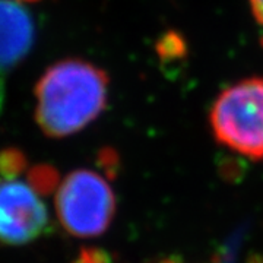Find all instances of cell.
Wrapping results in <instances>:
<instances>
[{
    "label": "cell",
    "instance_id": "2",
    "mask_svg": "<svg viewBox=\"0 0 263 263\" xmlns=\"http://www.w3.org/2000/svg\"><path fill=\"white\" fill-rule=\"evenodd\" d=\"M209 126L218 143L250 160H263V76L222 89L209 110Z\"/></svg>",
    "mask_w": 263,
    "mask_h": 263
},
{
    "label": "cell",
    "instance_id": "6",
    "mask_svg": "<svg viewBox=\"0 0 263 263\" xmlns=\"http://www.w3.org/2000/svg\"><path fill=\"white\" fill-rule=\"evenodd\" d=\"M27 167V160L18 149L0 152V176L2 179H16Z\"/></svg>",
    "mask_w": 263,
    "mask_h": 263
},
{
    "label": "cell",
    "instance_id": "5",
    "mask_svg": "<svg viewBox=\"0 0 263 263\" xmlns=\"http://www.w3.org/2000/svg\"><path fill=\"white\" fill-rule=\"evenodd\" d=\"M32 43L34 25L25 8L12 0H0V69L27 56Z\"/></svg>",
    "mask_w": 263,
    "mask_h": 263
},
{
    "label": "cell",
    "instance_id": "7",
    "mask_svg": "<svg viewBox=\"0 0 263 263\" xmlns=\"http://www.w3.org/2000/svg\"><path fill=\"white\" fill-rule=\"evenodd\" d=\"M28 181L38 193H50L57 184L56 170L50 165H37L28 173Z\"/></svg>",
    "mask_w": 263,
    "mask_h": 263
},
{
    "label": "cell",
    "instance_id": "8",
    "mask_svg": "<svg viewBox=\"0 0 263 263\" xmlns=\"http://www.w3.org/2000/svg\"><path fill=\"white\" fill-rule=\"evenodd\" d=\"M73 263H111L108 254L98 249H82L81 253L76 256Z\"/></svg>",
    "mask_w": 263,
    "mask_h": 263
},
{
    "label": "cell",
    "instance_id": "10",
    "mask_svg": "<svg viewBox=\"0 0 263 263\" xmlns=\"http://www.w3.org/2000/svg\"><path fill=\"white\" fill-rule=\"evenodd\" d=\"M160 263H179V262H176V260H173V259H167V260H161Z\"/></svg>",
    "mask_w": 263,
    "mask_h": 263
},
{
    "label": "cell",
    "instance_id": "1",
    "mask_svg": "<svg viewBox=\"0 0 263 263\" xmlns=\"http://www.w3.org/2000/svg\"><path fill=\"white\" fill-rule=\"evenodd\" d=\"M108 78L82 60H65L50 67L37 85V122L51 138L82 130L103 113Z\"/></svg>",
    "mask_w": 263,
    "mask_h": 263
},
{
    "label": "cell",
    "instance_id": "3",
    "mask_svg": "<svg viewBox=\"0 0 263 263\" xmlns=\"http://www.w3.org/2000/svg\"><path fill=\"white\" fill-rule=\"evenodd\" d=\"M56 212L67 234L79 238L101 235L116 212L113 189L92 170L72 171L59 187Z\"/></svg>",
    "mask_w": 263,
    "mask_h": 263
},
{
    "label": "cell",
    "instance_id": "4",
    "mask_svg": "<svg viewBox=\"0 0 263 263\" xmlns=\"http://www.w3.org/2000/svg\"><path fill=\"white\" fill-rule=\"evenodd\" d=\"M48 226V212L38 192L16 179L0 180V243L24 246Z\"/></svg>",
    "mask_w": 263,
    "mask_h": 263
},
{
    "label": "cell",
    "instance_id": "9",
    "mask_svg": "<svg viewBox=\"0 0 263 263\" xmlns=\"http://www.w3.org/2000/svg\"><path fill=\"white\" fill-rule=\"evenodd\" d=\"M249 5L256 22L263 27V0H249Z\"/></svg>",
    "mask_w": 263,
    "mask_h": 263
}]
</instances>
